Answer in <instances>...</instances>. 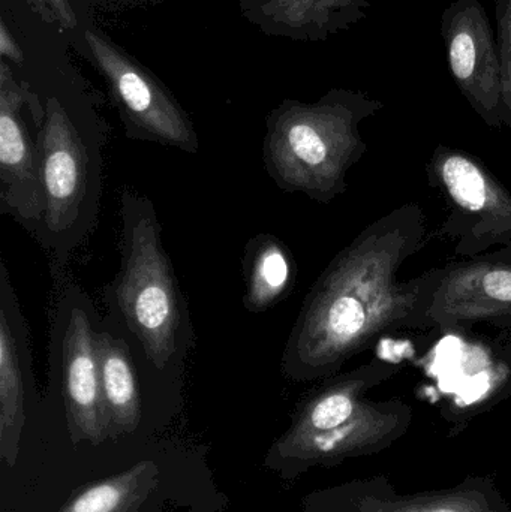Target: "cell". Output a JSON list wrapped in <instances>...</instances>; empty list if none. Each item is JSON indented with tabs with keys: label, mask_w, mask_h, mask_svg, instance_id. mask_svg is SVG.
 <instances>
[{
	"label": "cell",
	"mask_w": 511,
	"mask_h": 512,
	"mask_svg": "<svg viewBox=\"0 0 511 512\" xmlns=\"http://www.w3.org/2000/svg\"><path fill=\"white\" fill-rule=\"evenodd\" d=\"M425 218L405 206L369 225L342 249L309 291L282 355L285 375L323 378L393 328L425 324L438 271L399 277L425 237Z\"/></svg>",
	"instance_id": "6da1fadb"
},
{
	"label": "cell",
	"mask_w": 511,
	"mask_h": 512,
	"mask_svg": "<svg viewBox=\"0 0 511 512\" xmlns=\"http://www.w3.org/2000/svg\"><path fill=\"white\" fill-rule=\"evenodd\" d=\"M383 108L357 90L333 89L306 102L287 99L269 114L263 143L267 174L285 192L327 203L342 194L351 165L366 150L363 120Z\"/></svg>",
	"instance_id": "7a4b0ae2"
},
{
	"label": "cell",
	"mask_w": 511,
	"mask_h": 512,
	"mask_svg": "<svg viewBox=\"0 0 511 512\" xmlns=\"http://www.w3.org/2000/svg\"><path fill=\"white\" fill-rule=\"evenodd\" d=\"M41 102L44 114L35 128L45 213L33 234L63 262L98 219L107 126L81 99L53 93Z\"/></svg>",
	"instance_id": "3957f363"
},
{
	"label": "cell",
	"mask_w": 511,
	"mask_h": 512,
	"mask_svg": "<svg viewBox=\"0 0 511 512\" xmlns=\"http://www.w3.org/2000/svg\"><path fill=\"white\" fill-rule=\"evenodd\" d=\"M383 375L378 366H369L321 388L276 442L273 456L290 466L308 468L386 450L407 432L413 409L399 400L378 402L366 397Z\"/></svg>",
	"instance_id": "277c9868"
},
{
	"label": "cell",
	"mask_w": 511,
	"mask_h": 512,
	"mask_svg": "<svg viewBox=\"0 0 511 512\" xmlns=\"http://www.w3.org/2000/svg\"><path fill=\"white\" fill-rule=\"evenodd\" d=\"M123 261L114 295L147 361L162 370L179 354L185 303L149 198L122 194Z\"/></svg>",
	"instance_id": "5b68a950"
},
{
	"label": "cell",
	"mask_w": 511,
	"mask_h": 512,
	"mask_svg": "<svg viewBox=\"0 0 511 512\" xmlns=\"http://www.w3.org/2000/svg\"><path fill=\"white\" fill-rule=\"evenodd\" d=\"M83 36L90 62L107 83L128 138L197 153L194 123L162 81L98 27H86Z\"/></svg>",
	"instance_id": "8992f818"
},
{
	"label": "cell",
	"mask_w": 511,
	"mask_h": 512,
	"mask_svg": "<svg viewBox=\"0 0 511 512\" xmlns=\"http://www.w3.org/2000/svg\"><path fill=\"white\" fill-rule=\"evenodd\" d=\"M65 292L57 333L69 433L75 444L101 445L111 436V424L96 351L95 310L83 292L71 288Z\"/></svg>",
	"instance_id": "52a82bcc"
},
{
	"label": "cell",
	"mask_w": 511,
	"mask_h": 512,
	"mask_svg": "<svg viewBox=\"0 0 511 512\" xmlns=\"http://www.w3.org/2000/svg\"><path fill=\"white\" fill-rule=\"evenodd\" d=\"M441 35L447 65L458 89L488 125L500 126V50L485 8L479 0H455L444 9Z\"/></svg>",
	"instance_id": "ba28073f"
},
{
	"label": "cell",
	"mask_w": 511,
	"mask_h": 512,
	"mask_svg": "<svg viewBox=\"0 0 511 512\" xmlns=\"http://www.w3.org/2000/svg\"><path fill=\"white\" fill-rule=\"evenodd\" d=\"M0 68V212L33 233L45 213L36 135L24 119L35 93L12 77L5 59Z\"/></svg>",
	"instance_id": "9c48e42d"
},
{
	"label": "cell",
	"mask_w": 511,
	"mask_h": 512,
	"mask_svg": "<svg viewBox=\"0 0 511 512\" xmlns=\"http://www.w3.org/2000/svg\"><path fill=\"white\" fill-rule=\"evenodd\" d=\"M511 316V262H468L438 271L425 324L441 328Z\"/></svg>",
	"instance_id": "30bf717a"
},
{
	"label": "cell",
	"mask_w": 511,
	"mask_h": 512,
	"mask_svg": "<svg viewBox=\"0 0 511 512\" xmlns=\"http://www.w3.org/2000/svg\"><path fill=\"white\" fill-rule=\"evenodd\" d=\"M32 369L26 319L0 262V456L14 466L26 424L27 382Z\"/></svg>",
	"instance_id": "8fae6325"
},
{
	"label": "cell",
	"mask_w": 511,
	"mask_h": 512,
	"mask_svg": "<svg viewBox=\"0 0 511 512\" xmlns=\"http://www.w3.org/2000/svg\"><path fill=\"white\" fill-rule=\"evenodd\" d=\"M348 512H511L492 478H468L453 489L399 495L386 477L347 490Z\"/></svg>",
	"instance_id": "7c38bea8"
},
{
	"label": "cell",
	"mask_w": 511,
	"mask_h": 512,
	"mask_svg": "<svg viewBox=\"0 0 511 512\" xmlns=\"http://www.w3.org/2000/svg\"><path fill=\"white\" fill-rule=\"evenodd\" d=\"M371 0H240V11L266 35L324 41L368 14Z\"/></svg>",
	"instance_id": "4fadbf2b"
},
{
	"label": "cell",
	"mask_w": 511,
	"mask_h": 512,
	"mask_svg": "<svg viewBox=\"0 0 511 512\" xmlns=\"http://www.w3.org/2000/svg\"><path fill=\"white\" fill-rule=\"evenodd\" d=\"M441 155L438 176L450 200L486 227V233L511 239V195L464 153L446 150Z\"/></svg>",
	"instance_id": "5bb4252c"
},
{
	"label": "cell",
	"mask_w": 511,
	"mask_h": 512,
	"mask_svg": "<svg viewBox=\"0 0 511 512\" xmlns=\"http://www.w3.org/2000/svg\"><path fill=\"white\" fill-rule=\"evenodd\" d=\"M102 393L110 415L111 436L135 432L141 420L140 390L128 346L108 331H96Z\"/></svg>",
	"instance_id": "9a60e30c"
},
{
	"label": "cell",
	"mask_w": 511,
	"mask_h": 512,
	"mask_svg": "<svg viewBox=\"0 0 511 512\" xmlns=\"http://www.w3.org/2000/svg\"><path fill=\"white\" fill-rule=\"evenodd\" d=\"M246 292L243 304L251 313H261L290 294L296 264L290 249L270 234L249 240L243 258Z\"/></svg>",
	"instance_id": "2e32d148"
},
{
	"label": "cell",
	"mask_w": 511,
	"mask_h": 512,
	"mask_svg": "<svg viewBox=\"0 0 511 512\" xmlns=\"http://www.w3.org/2000/svg\"><path fill=\"white\" fill-rule=\"evenodd\" d=\"M158 481V465L144 460L122 474L78 490L59 512H137Z\"/></svg>",
	"instance_id": "e0dca14e"
},
{
	"label": "cell",
	"mask_w": 511,
	"mask_h": 512,
	"mask_svg": "<svg viewBox=\"0 0 511 512\" xmlns=\"http://www.w3.org/2000/svg\"><path fill=\"white\" fill-rule=\"evenodd\" d=\"M498 23V50H500L503 95H501V122L511 126V0H495Z\"/></svg>",
	"instance_id": "ac0fdd59"
},
{
	"label": "cell",
	"mask_w": 511,
	"mask_h": 512,
	"mask_svg": "<svg viewBox=\"0 0 511 512\" xmlns=\"http://www.w3.org/2000/svg\"><path fill=\"white\" fill-rule=\"evenodd\" d=\"M27 2L47 23H54L68 30L77 27L78 18L69 0H27Z\"/></svg>",
	"instance_id": "d6986e66"
},
{
	"label": "cell",
	"mask_w": 511,
	"mask_h": 512,
	"mask_svg": "<svg viewBox=\"0 0 511 512\" xmlns=\"http://www.w3.org/2000/svg\"><path fill=\"white\" fill-rule=\"evenodd\" d=\"M0 51H2V59L14 60V63H17L18 66H23V54H21L20 48L15 44L14 39L9 35L8 29H6V24L2 21V29H0Z\"/></svg>",
	"instance_id": "ffe728a7"
},
{
	"label": "cell",
	"mask_w": 511,
	"mask_h": 512,
	"mask_svg": "<svg viewBox=\"0 0 511 512\" xmlns=\"http://www.w3.org/2000/svg\"><path fill=\"white\" fill-rule=\"evenodd\" d=\"M96 6H110V8H128V6L147 5V3H155L158 0H86Z\"/></svg>",
	"instance_id": "44dd1931"
}]
</instances>
